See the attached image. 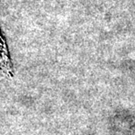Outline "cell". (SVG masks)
<instances>
[{
  "label": "cell",
  "instance_id": "obj_1",
  "mask_svg": "<svg viewBox=\"0 0 135 135\" xmlns=\"http://www.w3.org/2000/svg\"><path fill=\"white\" fill-rule=\"evenodd\" d=\"M12 75V69L11 65L7 47L3 37L0 34V75L8 76Z\"/></svg>",
  "mask_w": 135,
  "mask_h": 135
}]
</instances>
